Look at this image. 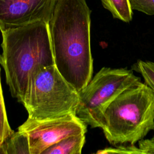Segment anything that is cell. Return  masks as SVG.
<instances>
[{"label":"cell","instance_id":"6da1fadb","mask_svg":"<svg viewBox=\"0 0 154 154\" xmlns=\"http://www.w3.org/2000/svg\"><path fill=\"white\" fill-rule=\"evenodd\" d=\"M91 12L86 0H57L48 22L55 65L78 92L93 72Z\"/></svg>","mask_w":154,"mask_h":154},{"label":"cell","instance_id":"7a4b0ae2","mask_svg":"<svg viewBox=\"0 0 154 154\" xmlns=\"http://www.w3.org/2000/svg\"><path fill=\"white\" fill-rule=\"evenodd\" d=\"M1 32L0 64L12 96L22 103L32 72L55 64L48 23L37 21Z\"/></svg>","mask_w":154,"mask_h":154},{"label":"cell","instance_id":"3957f363","mask_svg":"<svg viewBox=\"0 0 154 154\" xmlns=\"http://www.w3.org/2000/svg\"><path fill=\"white\" fill-rule=\"evenodd\" d=\"M154 127V93L141 81L128 88L108 106L102 129L114 146L134 144Z\"/></svg>","mask_w":154,"mask_h":154},{"label":"cell","instance_id":"277c9868","mask_svg":"<svg viewBox=\"0 0 154 154\" xmlns=\"http://www.w3.org/2000/svg\"><path fill=\"white\" fill-rule=\"evenodd\" d=\"M79 93L55 64L38 66L31 73L22 103L28 117L43 120L76 115Z\"/></svg>","mask_w":154,"mask_h":154},{"label":"cell","instance_id":"5b68a950","mask_svg":"<svg viewBox=\"0 0 154 154\" xmlns=\"http://www.w3.org/2000/svg\"><path fill=\"white\" fill-rule=\"evenodd\" d=\"M140 81L132 69L102 67L78 92L76 116L91 128H102L108 106L124 90Z\"/></svg>","mask_w":154,"mask_h":154},{"label":"cell","instance_id":"8992f818","mask_svg":"<svg viewBox=\"0 0 154 154\" xmlns=\"http://www.w3.org/2000/svg\"><path fill=\"white\" fill-rule=\"evenodd\" d=\"M18 130L28 135L30 154H42L46 149L68 136L85 134L87 124L74 114L43 120L28 117Z\"/></svg>","mask_w":154,"mask_h":154},{"label":"cell","instance_id":"52a82bcc","mask_svg":"<svg viewBox=\"0 0 154 154\" xmlns=\"http://www.w3.org/2000/svg\"><path fill=\"white\" fill-rule=\"evenodd\" d=\"M57 0H0V31L49 22Z\"/></svg>","mask_w":154,"mask_h":154},{"label":"cell","instance_id":"ba28073f","mask_svg":"<svg viewBox=\"0 0 154 154\" xmlns=\"http://www.w3.org/2000/svg\"><path fill=\"white\" fill-rule=\"evenodd\" d=\"M85 141V133L68 136L46 149L42 154H79Z\"/></svg>","mask_w":154,"mask_h":154},{"label":"cell","instance_id":"9c48e42d","mask_svg":"<svg viewBox=\"0 0 154 154\" xmlns=\"http://www.w3.org/2000/svg\"><path fill=\"white\" fill-rule=\"evenodd\" d=\"M2 145L5 154H30L28 135L20 130L14 131Z\"/></svg>","mask_w":154,"mask_h":154},{"label":"cell","instance_id":"30bf717a","mask_svg":"<svg viewBox=\"0 0 154 154\" xmlns=\"http://www.w3.org/2000/svg\"><path fill=\"white\" fill-rule=\"evenodd\" d=\"M103 7L108 10L113 18L129 23L132 19L133 10L129 0H100Z\"/></svg>","mask_w":154,"mask_h":154},{"label":"cell","instance_id":"8fae6325","mask_svg":"<svg viewBox=\"0 0 154 154\" xmlns=\"http://www.w3.org/2000/svg\"><path fill=\"white\" fill-rule=\"evenodd\" d=\"M132 69L141 75L144 83L154 93V62L138 60L132 65Z\"/></svg>","mask_w":154,"mask_h":154},{"label":"cell","instance_id":"7c38bea8","mask_svg":"<svg viewBox=\"0 0 154 154\" xmlns=\"http://www.w3.org/2000/svg\"><path fill=\"white\" fill-rule=\"evenodd\" d=\"M13 132L8 122L0 77V145Z\"/></svg>","mask_w":154,"mask_h":154},{"label":"cell","instance_id":"4fadbf2b","mask_svg":"<svg viewBox=\"0 0 154 154\" xmlns=\"http://www.w3.org/2000/svg\"><path fill=\"white\" fill-rule=\"evenodd\" d=\"M96 153L99 154H144L143 151L140 149L139 147H137L134 144H120L115 146V147H107L102 150H99Z\"/></svg>","mask_w":154,"mask_h":154},{"label":"cell","instance_id":"5bb4252c","mask_svg":"<svg viewBox=\"0 0 154 154\" xmlns=\"http://www.w3.org/2000/svg\"><path fill=\"white\" fill-rule=\"evenodd\" d=\"M131 8L147 15H154V0H129Z\"/></svg>","mask_w":154,"mask_h":154},{"label":"cell","instance_id":"9a60e30c","mask_svg":"<svg viewBox=\"0 0 154 154\" xmlns=\"http://www.w3.org/2000/svg\"><path fill=\"white\" fill-rule=\"evenodd\" d=\"M138 147L144 154H154V139H142L138 141Z\"/></svg>","mask_w":154,"mask_h":154},{"label":"cell","instance_id":"2e32d148","mask_svg":"<svg viewBox=\"0 0 154 154\" xmlns=\"http://www.w3.org/2000/svg\"><path fill=\"white\" fill-rule=\"evenodd\" d=\"M0 154H5V150H4V146H3L2 144L0 145Z\"/></svg>","mask_w":154,"mask_h":154},{"label":"cell","instance_id":"e0dca14e","mask_svg":"<svg viewBox=\"0 0 154 154\" xmlns=\"http://www.w3.org/2000/svg\"><path fill=\"white\" fill-rule=\"evenodd\" d=\"M153 131H154V127H153ZM152 138H153V139H154V135H153V137H152Z\"/></svg>","mask_w":154,"mask_h":154}]
</instances>
